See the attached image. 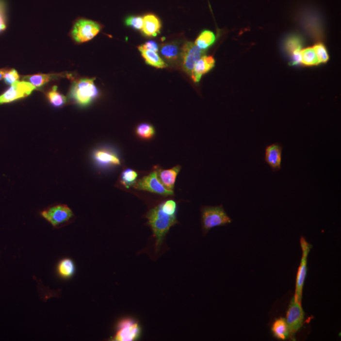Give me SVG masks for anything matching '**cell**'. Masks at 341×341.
I'll use <instances>...</instances> for the list:
<instances>
[{
    "label": "cell",
    "instance_id": "1",
    "mask_svg": "<svg viewBox=\"0 0 341 341\" xmlns=\"http://www.w3.org/2000/svg\"><path fill=\"white\" fill-rule=\"evenodd\" d=\"M146 217L148 219V225L151 227L156 237V249L158 252L169 229L179 222L176 215L166 214L162 210L160 205L150 209L146 215Z\"/></svg>",
    "mask_w": 341,
    "mask_h": 341
},
{
    "label": "cell",
    "instance_id": "2",
    "mask_svg": "<svg viewBox=\"0 0 341 341\" xmlns=\"http://www.w3.org/2000/svg\"><path fill=\"white\" fill-rule=\"evenodd\" d=\"M94 79H82L74 81L70 91V97L81 106L89 105L99 95Z\"/></svg>",
    "mask_w": 341,
    "mask_h": 341
},
{
    "label": "cell",
    "instance_id": "3",
    "mask_svg": "<svg viewBox=\"0 0 341 341\" xmlns=\"http://www.w3.org/2000/svg\"><path fill=\"white\" fill-rule=\"evenodd\" d=\"M231 222L222 206H206L202 209V228L205 233L212 228L229 225Z\"/></svg>",
    "mask_w": 341,
    "mask_h": 341
},
{
    "label": "cell",
    "instance_id": "4",
    "mask_svg": "<svg viewBox=\"0 0 341 341\" xmlns=\"http://www.w3.org/2000/svg\"><path fill=\"white\" fill-rule=\"evenodd\" d=\"M99 23L81 18L75 23L72 36L77 43H83L94 38L101 29Z\"/></svg>",
    "mask_w": 341,
    "mask_h": 341
},
{
    "label": "cell",
    "instance_id": "5",
    "mask_svg": "<svg viewBox=\"0 0 341 341\" xmlns=\"http://www.w3.org/2000/svg\"><path fill=\"white\" fill-rule=\"evenodd\" d=\"M133 187L135 189L150 192L166 196L173 195L174 192L164 187L158 177V170H155L149 175L136 181Z\"/></svg>",
    "mask_w": 341,
    "mask_h": 341
},
{
    "label": "cell",
    "instance_id": "6",
    "mask_svg": "<svg viewBox=\"0 0 341 341\" xmlns=\"http://www.w3.org/2000/svg\"><path fill=\"white\" fill-rule=\"evenodd\" d=\"M300 244L303 252L302 258H301L300 267L297 275L296 291H295L294 298L295 301L299 303H301V300H302L303 289L307 275V258H308L309 251L312 247L303 237L301 238Z\"/></svg>",
    "mask_w": 341,
    "mask_h": 341
},
{
    "label": "cell",
    "instance_id": "7",
    "mask_svg": "<svg viewBox=\"0 0 341 341\" xmlns=\"http://www.w3.org/2000/svg\"><path fill=\"white\" fill-rule=\"evenodd\" d=\"M36 87L27 81H16L0 96V104L9 103L30 95Z\"/></svg>",
    "mask_w": 341,
    "mask_h": 341
},
{
    "label": "cell",
    "instance_id": "8",
    "mask_svg": "<svg viewBox=\"0 0 341 341\" xmlns=\"http://www.w3.org/2000/svg\"><path fill=\"white\" fill-rule=\"evenodd\" d=\"M41 215L53 227H57L70 221L74 213L66 205H57L46 209Z\"/></svg>",
    "mask_w": 341,
    "mask_h": 341
},
{
    "label": "cell",
    "instance_id": "9",
    "mask_svg": "<svg viewBox=\"0 0 341 341\" xmlns=\"http://www.w3.org/2000/svg\"><path fill=\"white\" fill-rule=\"evenodd\" d=\"M206 50L201 49L192 42H187L181 49V58L184 70L190 75L194 66L202 56L206 55Z\"/></svg>",
    "mask_w": 341,
    "mask_h": 341
},
{
    "label": "cell",
    "instance_id": "10",
    "mask_svg": "<svg viewBox=\"0 0 341 341\" xmlns=\"http://www.w3.org/2000/svg\"><path fill=\"white\" fill-rule=\"evenodd\" d=\"M141 327L138 322L133 319H123L119 323L118 330L114 338L115 341H133L139 339Z\"/></svg>",
    "mask_w": 341,
    "mask_h": 341
},
{
    "label": "cell",
    "instance_id": "11",
    "mask_svg": "<svg viewBox=\"0 0 341 341\" xmlns=\"http://www.w3.org/2000/svg\"><path fill=\"white\" fill-rule=\"evenodd\" d=\"M286 321L292 333L298 332L303 326L304 312L301 303L296 302L294 298L292 299L289 307Z\"/></svg>",
    "mask_w": 341,
    "mask_h": 341
},
{
    "label": "cell",
    "instance_id": "12",
    "mask_svg": "<svg viewBox=\"0 0 341 341\" xmlns=\"http://www.w3.org/2000/svg\"><path fill=\"white\" fill-rule=\"evenodd\" d=\"M282 150L283 146L279 142H276L265 147L264 160L273 172L281 169Z\"/></svg>",
    "mask_w": 341,
    "mask_h": 341
},
{
    "label": "cell",
    "instance_id": "13",
    "mask_svg": "<svg viewBox=\"0 0 341 341\" xmlns=\"http://www.w3.org/2000/svg\"><path fill=\"white\" fill-rule=\"evenodd\" d=\"M303 44L302 39L298 35H292L286 41L285 48L290 54L292 65H298L301 64V51Z\"/></svg>",
    "mask_w": 341,
    "mask_h": 341
},
{
    "label": "cell",
    "instance_id": "14",
    "mask_svg": "<svg viewBox=\"0 0 341 341\" xmlns=\"http://www.w3.org/2000/svg\"><path fill=\"white\" fill-rule=\"evenodd\" d=\"M215 60L212 56H202L194 66L190 76L195 83L199 82L204 74L212 70L215 66Z\"/></svg>",
    "mask_w": 341,
    "mask_h": 341
},
{
    "label": "cell",
    "instance_id": "15",
    "mask_svg": "<svg viewBox=\"0 0 341 341\" xmlns=\"http://www.w3.org/2000/svg\"><path fill=\"white\" fill-rule=\"evenodd\" d=\"M161 23L160 18L153 14H147L143 17L142 32L148 37L156 36L160 33Z\"/></svg>",
    "mask_w": 341,
    "mask_h": 341
},
{
    "label": "cell",
    "instance_id": "16",
    "mask_svg": "<svg viewBox=\"0 0 341 341\" xmlns=\"http://www.w3.org/2000/svg\"><path fill=\"white\" fill-rule=\"evenodd\" d=\"M181 166H177L169 169H160L158 171V177L164 187L168 190L174 189L176 179L180 171Z\"/></svg>",
    "mask_w": 341,
    "mask_h": 341
},
{
    "label": "cell",
    "instance_id": "17",
    "mask_svg": "<svg viewBox=\"0 0 341 341\" xmlns=\"http://www.w3.org/2000/svg\"><path fill=\"white\" fill-rule=\"evenodd\" d=\"M138 48L141 52L142 57L146 61V64L158 68H164L167 66L166 63L163 61L156 52L146 49L145 48H142L141 46H140Z\"/></svg>",
    "mask_w": 341,
    "mask_h": 341
},
{
    "label": "cell",
    "instance_id": "18",
    "mask_svg": "<svg viewBox=\"0 0 341 341\" xmlns=\"http://www.w3.org/2000/svg\"><path fill=\"white\" fill-rule=\"evenodd\" d=\"M94 159L102 165H120V160L114 153L105 150H98L94 152Z\"/></svg>",
    "mask_w": 341,
    "mask_h": 341
},
{
    "label": "cell",
    "instance_id": "19",
    "mask_svg": "<svg viewBox=\"0 0 341 341\" xmlns=\"http://www.w3.org/2000/svg\"><path fill=\"white\" fill-rule=\"evenodd\" d=\"M272 331L276 338L281 340H285L290 333L287 322L282 318L276 320L274 322Z\"/></svg>",
    "mask_w": 341,
    "mask_h": 341
},
{
    "label": "cell",
    "instance_id": "20",
    "mask_svg": "<svg viewBox=\"0 0 341 341\" xmlns=\"http://www.w3.org/2000/svg\"><path fill=\"white\" fill-rule=\"evenodd\" d=\"M216 37L214 32L210 31H204L196 39L195 45L201 49L206 50L215 43Z\"/></svg>",
    "mask_w": 341,
    "mask_h": 341
},
{
    "label": "cell",
    "instance_id": "21",
    "mask_svg": "<svg viewBox=\"0 0 341 341\" xmlns=\"http://www.w3.org/2000/svg\"><path fill=\"white\" fill-rule=\"evenodd\" d=\"M75 267L74 261L70 259H64L58 263V272L61 277L68 279L74 276Z\"/></svg>",
    "mask_w": 341,
    "mask_h": 341
},
{
    "label": "cell",
    "instance_id": "22",
    "mask_svg": "<svg viewBox=\"0 0 341 341\" xmlns=\"http://www.w3.org/2000/svg\"><path fill=\"white\" fill-rule=\"evenodd\" d=\"M58 77L57 75L37 74L24 77V79L35 87H41L49 81L58 79Z\"/></svg>",
    "mask_w": 341,
    "mask_h": 341
},
{
    "label": "cell",
    "instance_id": "23",
    "mask_svg": "<svg viewBox=\"0 0 341 341\" xmlns=\"http://www.w3.org/2000/svg\"><path fill=\"white\" fill-rule=\"evenodd\" d=\"M161 52L162 55L169 61L177 60L179 54V48L175 43H169L162 45Z\"/></svg>",
    "mask_w": 341,
    "mask_h": 341
},
{
    "label": "cell",
    "instance_id": "24",
    "mask_svg": "<svg viewBox=\"0 0 341 341\" xmlns=\"http://www.w3.org/2000/svg\"><path fill=\"white\" fill-rule=\"evenodd\" d=\"M301 64L305 66H315L320 64L313 48L301 50Z\"/></svg>",
    "mask_w": 341,
    "mask_h": 341
},
{
    "label": "cell",
    "instance_id": "25",
    "mask_svg": "<svg viewBox=\"0 0 341 341\" xmlns=\"http://www.w3.org/2000/svg\"><path fill=\"white\" fill-rule=\"evenodd\" d=\"M57 86H53L47 94V96L50 103L54 107L59 108L66 103V99L64 95L58 93Z\"/></svg>",
    "mask_w": 341,
    "mask_h": 341
},
{
    "label": "cell",
    "instance_id": "26",
    "mask_svg": "<svg viewBox=\"0 0 341 341\" xmlns=\"http://www.w3.org/2000/svg\"><path fill=\"white\" fill-rule=\"evenodd\" d=\"M136 133L142 139H150L155 135L156 131L152 125L148 123H142L137 127Z\"/></svg>",
    "mask_w": 341,
    "mask_h": 341
},
{
    "label": "cell",
    "instance_id": "27",
    "mask_svg": "<svg viewBox=\"0 0 341 341\" xmlns=\"http://www.w3.org/2000/svg\"><path fill=\"white\" fill-rule=\"evenodd\" d=\"M138 177L137 173L131 169H127L121 175V183L127 188L133 187Z\"/></svg>",
    "mask_w": 341,
    "mask_h": 341
},
{
    "label": "cell",
    "instance_id": "28",
    "mask_svg": "<svg viewBox=\"0 0 341 341\" xmlns=\"http://www.w3.org/2000/svg\"><path fill=\"white\" fill-rule=\"evenodd\" d=\"M319 64H325L329 60L327 49L323 44H317L313 47Z\"/></svg>",
    "mask_w": 341,
    "mask_h": 341
},
{
    "label": "cell",
    "instance_id": "29",
    "mask_svg": "<svg viewBox=\"0 0 341 341\" xmlns=\"http://www.w3.org/2000/svg\"><path fill=\"white\" fill-rule=\"evenodd\" d=\"M125 24L137 30H141L143 27V17L139 16H130L125 19Z\"/></svg>",
    "mask_w": 341,
    "mask_h": 341
},
{
    "label": "cell",
    "instance_id": "30",
    "mask_svg": "<svg viewBox=\"0 0 341 341\" xmlns=\"http://www.w3.org/2000/svg\"><path fill=\"white\" fill-rule=\"evenodd\" d=\"M161 208L165 213L169 215H176L177 212V203L173 200L166 201L160 204Z\"/></svg>",
    "mask_w": 341,
    "mask_h": 341
},
{
    "label": "cell",
    "instance_id": "31",
    "mask_svg": "<svg viewBox=\"0 0 341 341\" xmlns=\"http://www.w3.org/2000/svg\"><path fill=\"white\" fill-rule=\"evenodd\" d=\"M3 78L7 84L12 85L19 80L20 76L15 69H12V70H7L5 74H4Z\"/></svg>",
    "mask_w": 341,
    "mask_h": 341
},
{
    "label": "cell",
    "instance_id": "32",
    "mask_svg": "<svg viewBox=\"0 0 341 341\" xmlns=\"http://www.w3.org/2000/svg\"><path fill=\"white\" fill-rule=\"evenodd\" d=\"M6 29L5 12L2 2L0 1V32Z\"/></svg>",
    "mask_w": 341,
    "mask_h": 341
},
{
    "label": "cell",
    "instance_id": "33",
    "mask_svg": "<svg viewBox=\"0 0 341 341\" xmlns=\"http://www.w3.org/2000/svg\"><path fill=\"white\" fill-rule=\"evenodd\" d=\"M141 47L146 49L150 50V51L156 52V53L159 51L158 44H157L156 42L153 41L146 42L144 45H141Z\"/></svg>",
    "mask_w": 341,
    "mask_h": 341
},
{
    "label": "cell",
    "instance_id": "34",
    "mask_svg": "<svg viewBox=\"0 0 341 341\" xmlns=\"http://www.w3.org/2000/svg\"><path fill=\"white\" fill-rule=\"evenodd\" d=\"M7 69H0V80L3 77L4 74L7 72Z\"/></svg>",
    "mask_w": 341,
    "mask_h": 341
}]
</instances>
